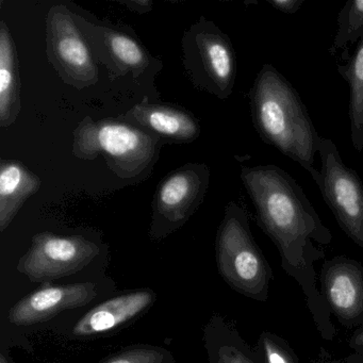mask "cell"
I'll return each mask as SVG.
<instances>
[{"instance_id":"15","label":"cell","mask_w":363,"mask_h":363,"mask_svg":"<svg viewBox=\"0 0 363 363\" xmlns=\"http://www.w3.org/2000/svg\"><path fill=\"white\" fill-rule=\"evenodd\" d=\"M21 80L16 44L9 27L0 22V127L11 126L21 112Z\"/></svg>"},{"instance_id":"6","label":"cell","mask_w":363,"mask_h":363,"mask_svg":"<svg viewBox=\"0 0 363 363\" xmlns=\"http://www.w3.org/2000/svg\"><path fill=\"white\" fill-rule=\"evenodd\" d=\"M320 169L311 176L343 233L363 248V184L354 169L344 164L337 145L320 139Z\"/></svg>"},{"instance_id":"21","label":"cell","mask_w":363,"mask_h":363,"mask_svg":"<svg viewBox=\"0 0 363 363\" xmlns=\"http://www.w3.org/2000/svg\"><path fill=\"white\" fill-rule=\"evenodd\" d=\"M162 354L152 348H138L112 357L104 363H162Z\"/></svg>"},{"instance_id":"17","label":"cell","mask_w":363,"mask_h":363,"mask_svg":"<svg viewBox=\"0 0 363 363\" xmlns=\"http://www.w3.org/2000/svg\"><path fill=\"white\" fill-rule=\"evenodd\" d=\"M104 43L118 69L139 76L150 65L145 48L130 35L113 29L103 28Z\"/></svg>"},{"instance_id":"5","label":"cell","mask_w":363,"mask_h":363,"mask_svg":"<svg viewBox=\"0 0 363 363\" xmlns=\"http://www.w3.org/2000/svg\"><path fill=\"white\" fill-rule=\"evenodd\" d=\"M184 63L194 84L218 99L235 88L237 58L229 38L213 23L201 18L184 39Z\"/></svg>"},{"instance_id":"18","label":"cell","mask_w":363,"mask_h":363,"mask_svg":"<svg viewBox=\"0 0 363 363\" xmlns=\"http://www.w3.org/2000/svg\"><path fill=\"white\" fill-rule=\"evenodd\" d=\"M337 23V33L329 52L337 56V52H343V59L347 61L348 48L358 44L363 38V0H348L340 11Z\"/></svg>"},{"instance_id":"11","label":"cell","mask_w":363,"mask_h":363,"mask_svg":"<svg viewBox=\"0 0 363 363\" xmlns=\"http://www.w3.org/2000/svg\"><path fill=\"white\" fill-rule=\"evenodd\" d=\"M96 296L92 282L50 286L25 296L11 308L9 320L18 326H28L52 318L73 308L82 307Z\"/></svg>"},{"instance_id":"23","label":"cell","mask_w":363,"mask_h":363,"mask_svg":"<svg viewBox=\"0 0 363 363\" xmlns=\"http://www.w3.org/2000/svg\"><path fill=\"white\" fill-rule=\"evenodd\" d=\"M121 4L126 6L131 11L137 12V13L144 14L150 12L152 9V1L150 0H133V1H121Z\"/></svg>"},{"instance_id":"1","label":"cell","mask_w":363,"mask_h":363,"mask_svg":"<svg viewBox=\"0 0 363 363\" xmlns=\"http://www.w3.org/2000/svg\"><path fill=\"white\" fill-rule=\"evenodd\" d=\"M241 179L256 209L259 227L279 252L282 269L301 286L320 337L333 341L337 331L318 289L315 271V263L325 257L318 245L331 243V231L303 188L279 167H243Z\"/></svg>"},{"instance_id":"27","label":"cell","mask_w":363,"mask_h":363,"mask_svg":"<svg viewBox=\"0 0 363 363\" xmlns=\"http://www.w3.org/2000/svg\"><path fill=\"white\" fill-rule=\"evenodd\" d=\"M0 363H8L7 360L5 359V357H1V359H0Z\"/></svg>"},{"instance_id":"22","label":"cell","mask_w":363,"mask_h":363,"mask_svg":"<svg viewBox=\"0 0 363 363\" xmlns=\"http://www.w3.org/2000/svg\"><path fill=\"white\" fill-rule=\"evenodd\" d=\"M267 3L281 13L293 16L301 9L305 0H267Z\"/></svg>"},{"instance_id":"9","label":"cell","mask_w":363,"mask_h":363,"mask_svg":"<svg viewBox=\"0 0 363 363\" xmlns=\"http://www.w3.org/2000/svg\"><path fill=\"white\" fill-rule=\"evenodd\" d=\"M209 176L205 163H188L169 174L155 194V229L169 233L186 223L205 199Z\"/></svg>"},{"instance_id":"16","label":"cell","mask_w":363,"mask_h":363,"mask_svg":"<svg viewBox=\"0 0 363 363\" xmlns=\"http://www.w3.org/2000/svg\"><path fill=\"white\" fill-rule=\"evenodd\" d=\"M337 69L350 86V139L354 150L360 152L363 150V38L354 55Z\"/></svg>"},{"instance_id":"26","label":"cell","mask_w":363,"mask_h":363,"mask_svg":"<svg viewBox=\"0 0 363 363\" xmlns=\"http://www.w3.org/2000/svg\"><path fill=\"white\" fill-rule=\"evenodd\" d=\"M344 363H363V354H354L342 359Z\"/></svg>"},{"instance_id":"10","label":"cell","mask_w":363,"mask_h":363,"mask_svg":"<svg viewBox=\"0 0 363 363\" xmlns=\"http://www.w3.org/2000/svg\"><path fill=\"white\" fill-rule=\"evenodd\" d=\"M320 291L331 315L347 329L363 326V265L356 259L335 256L320 269Z\"/></svg>"},{"instance_id":"4","label":"cell","mask_w":363,"mask_h":363,"mask_svg":"<svg viewBox=\"0 0 363 363\" xmlns=\"http://www.w3.org/2000/svg\"><path fill=\"white\" fill-rule=\"evenodd\" d=\"M218 269L227 284L248 298L267 303L273 271L250 231L243 208L229 203L216 239Z\"/></svg>"},{"instance_id":"25","label":"cell","mask_w":363,"mask_h":363,"mask_svg":"<svg viewBox=\"0 0 363 363\" xmlns=\"http://www.w3.org/2000/svg\"><path fill=\"white\" fill-rule=\"evenodd\" d=\"M313 363H344L342 359H333L327 354L324 350H320V354L318 359L313 361Z\"/></svg>"},{"instance_id":"8","label":"cell","mask_w":363,"mask_h":363,"mask_svg":"<svg viewBox=\"0 0 363 363\" xmlns=\"http://www.w3.org/2000/svg\"><path fill=\"white\" fill-rule=\"evenodd\" d=\"M99 254V246L84 238L39 233L18 269L33 281L55 279L80 271Z\"/></svg>"},{"instance_id":"3","label":"cell","mask_w":363,"mask_h":363,"mask_svg":"<svg viewBox=\"0 0 363 363\" xmlns=\"http://www.w3.org/2000/svg\"><path fill=\"white\" fill-rule=\"evenodd\" d=\"M159 138L130 123L86 118L74 131L73 154L84 160L103 156L122 179H135L155 163Z\"/></svg>"},{"instance_id":"2","label":"cell","mask_w":363,"mask_h":363,"mask_svg":"<svg viewBox=\"0 0 363 363\" xmlns=\"http://www.w3.org/2000/svg\"><path fill=\"white\" fill-rule=\"evenodd\" d=\"M250 105L262 141L313 175L322 137L294 86L273 65L261 67L250 89Z\"/></svg>"},{"instance_id":"20","label":"cell","mask_w":363,"mask_h":363,"mask_svg":"<svg viewBox=\"0 0 363 363\" xmlns=\"http://www.w3.org/2000/svg\"><path fill=\"white\" fill-rule=\"evenodd\" d=\"M218 350V363H257L250 348L235 331L226 329Z\"/></svg>"},{"instance_id":"12","label":"cell","mask_w":363,"mask_h":363,"mask_svg":"<svg viewBox=\"0 0 363 363\" xmlns=\"http://www.w3.org/2000/svg\"><path fill=\"white\" fill-rule=\"evenodd\" d=\"M130 124L175 143H190L199 137L201 126L186 110L172 106L142 103L127 112Z\"/></svg>"},{"instance_id":"24","label":"cell","mask_w":363,"mask_h":363,"mask_svg":"<svg viewBox=\"0 0 363 363\" xmlns=\"http://www.w3.org/2000/svg\"><path fill=\"white\" fill-rule=\"evenodd\" d=\"M348 347L356 354H363V326L357 329L348 340Z\"/></svg>"},{"instance_id":"7","label":"cell","mask_w":363,"mask_h":363,"mask_svg":"<svg viewBox=\"0 0 363 363\" xmlns=\"http://www.w3.org/2000/svg\"><path fill=\"white\" fill-rule=\"evenodd\" d=\"M48 57L61 79L78 90L99 82V69L75 16L65 6L50 8L46 18Z\"/></svg>"},{"instance_id":"14","label":"cell","mask_w":363,"mask_h":363,"mask_svg":"<svg viewBox=\"0 0 363 363\" xmlns=\"http://www.w3.org/2000/svg\"><path fill=\"white\" fill-rule=\"evenodd\" d=\"M42 182L18 161L1 160L0 164V231L11 224L27 199L41 188Z\"/></svg>"},{"instance_id":"19","label":"cell","mask_w":363,"mask_h":363,"mask_svg":"<svg viewBox=\"0 0 363 363\" xmlns=\"http://www.w3.org/2000/svg\"><path fill=\"white\" fill-rule=\"evenodd\" d=\"M257 363H299L289 342L271 331H263L252 348Z\"/></svg>"},{"instance_id":"13","label":"cell","mask_w":363,"mask_h":363,"mask_svg":"<svg viewBox=\"0 0 363 363\" xmlns=\"http://www.w3.org/2000/svg\"><path fill=\"white\" fill-rule=\"evenodd\" d=\"M154 299L150 291H135L109 299L82 316L74 327V335L90 337L108 333L141 314Z\"/></svg>"}]
</instances>
